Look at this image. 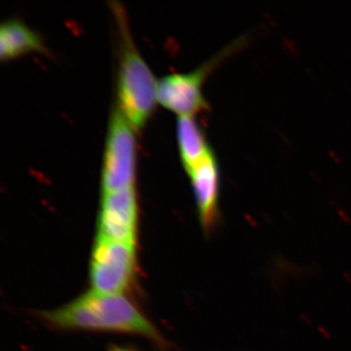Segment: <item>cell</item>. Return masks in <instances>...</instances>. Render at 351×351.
Segmentation results:
<instances>
[{
    "label": "cell",
    "instance_id": "obj_1",
    "mask_svg": "<svg viewBox=\"0 0 351 351\" xmlns=\"http://www.w3.org/2000/svg\"><path fill=\"white\" fill-rule=\"evenodd\" d=\"M48 324L60 329L130 332L152 339L159 346L165 341L156 327L126 297L90 292L61 308L41 313Z\"/></svg>",
    "mask_w": 351,
    "mask_h": 351
},
{
    "label": "cell",
    "instance_id": "obj_2",
    "mask_svg": "<svg viewBox=\"0 0 351 351\" xmlns=\"http://www.w3.org/2000/svg\"><path fill=\"white\" fill-rule=\"evenodd\" d=\"M119 19L121 51L119 66V108L134 130H140L154 112L157 101L156 77L134 45L121 8L114 7Z\"/></svg>",
    "mask_w": 351,
    "mask_h": 351
},
{
    "label": "cell",
    "instance_id": "obj_3",
    "mask_svg": "<svg viewBox=\"0 0 351 351\" xmlns=\"http://www.w3.org/2000/svg\"><path fill=\"white\" fill-rule=\"evenodd\" d=\"M136 171L134 128L119 107L110 117L103 168L101 195L133 188Z\"/></svg>",
    "mask_w": 351,
    "mask_h": 351
},
{
    "label": "cell",
    "instance_id": "obj_4",
    "mask_svg": "<svg viewBox=\"0 0 351 351\" xmlns=\"http://www.w3.org/2000/svg\"><path fill=\"white\" fill-rule=\"evenodd\" d=\"M245 39H239L195 71L186 73H171L164 76L157 85V101L178 113L179 117H193L208 108L203 96V83L221 62L243 46Z\"/></svg>",
    "mask_w": 351,
    "mask_h": 351
},
{
    "label": "cell",
    "instance_id": "obj_5",
    "mask_svg": "<svg viewBox=\"0 0 351 351\" xmlns=\"http://www.w3.org/2000/svg\"><path fill=\"white\" fill-rule=\"evenodd\" d=\"M135 272V245L96 237L90 265L92 292L120 295L130 287Z\"/></svg>",
    "mask_w": 351,
    "mask_h": 351
},
{
    "label": "cell",
    "instance_id": "obj_6",
    "mask_svg": "<svg viewBox=\"0 0 351 351\" xmlns=\"http://www.w3.org/2000/svg\"><path fill=\"white\" fill-rule=\"evenodd\" d=\"M101 195L97 239L135 245L138 218L135 186Z\"/></svg>",
    "mask_w": 351,
    "mask_h": 351
},
{
    "label": "cell",
    "instance_id": "obj_7",
    "mask_svg": "<svg viewBox=\"0 0 351 351\" xmlns=\"http://www.w3.org/2000/svg\"><path fill=\"white\" fill-rule=\"evenodd\" d=\"M189 175L195 191L201 226L205 233L210 234L218 226L219 219L221 178L214 152L208 154Z\"/></svg>",
    "mask_w": 351,
    "mask_h": 351
},
{
    "label": "cell",
    "instance_id": "obj_8",
    "mask_svg": "<svg viewBox=\"0 0 351 351\" xmlns=\"http://www.w3.org/2000/svg\"><path fill=\"white\" fill-rule=\"evenodd\" d=\"M47 53L36 32L17 19L7 20L0 27V58L2 61L31 52Z\"/></svg>",
    "mask_w": 351,
    "mask_h": 351
},
{
    "label": "cell",
    "instance_id": "obj_9",
    "mask_svg": "<svg viewBox=\"0 0 351 351\" xmlns=\"http://www.w3.org/2000/svg\"><path fill=\"white\" fill-rule=\"evenodd\" d=\"M177 137L182 163L188 174L213 152L193 117H178Z\"/></svg>",
    "mask_w": 351,
    "mask_h": 351
},
{
    "label": "cell",
    "instance_id": "obj_10",
    "mask_svg": "<svg viewBox=\"0 0 351 351\" xmlns=\"http://www.w3.org/2000/svg\"><path fill=\"white\" fill-rule=\"evenodd\" d=\"M110 351H130V350H123V348H117V346H113V348H110Z\"/></svg>",
    "mask_w": 351,
    "mask_h": 351
}]
</instances>
